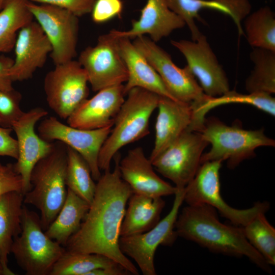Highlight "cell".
<instances>
[{"label": "cell", "instance_id": "31", "mask_svg": "<svg viewBox=\"0 0 275 275\" xmlns=\"http://www.w3.org/2000/svg\"><path fill=\"white\" fill-rule=\"evenodd\" d=\"M67 162L65 181L67 188L91 204L96 190L90 168L75 150L67 146Z\"/></svg>", "mask_w": 275, "mask_h": 275}, {"label": "cell", "instance_id": "16", "mask_svg": "<svg viewBox=\"0 0 275 275\" xmlns=\"http://www.w3.org/2000/svg\"><path fill=\"white\" fill-rule=\"evenodd\" d=\"M47 114L42 107L33 108L24 112L12 126L17 137L18 154L13 167L21 177L23 196L31 188L30 176L34 167L53 147L54 143L45 141L35 130L36 123Z\"/></svg>", "mask_w": 275, "mask_h": 275}, {"label": "cell", "instance_id": "42", "mask_svg": "<svg viewBox=\"0 0 275 275\" xmlns=\"http://www.w3.org/2000/svg\"><path fill=\"white\" fill-rule=\"evenodd\" d=\"M5 0H0V10H1Z\"/></svg>", "mask_w": 275, "mask_h": 275}, {"label": "cell", "instance_id": "7", "mask_svg": "<svg viewBox=\"0 0 275 275\" xmlns=\"http://www.w3.org/2000/svg\"><path fill=\"white\" fill-rule=\"evenodd\" d=\"M222 162L214 160L201 164L194 179L184 188V201L188 205H209L234 225L243 227L258 213H266L269 209V204L266 201L258 202L245 209L229 205L221 194L219 172Z\"/></svg>", "mask_w": 275, "mask_h": 275}, {"label": "cell", "instance_id": "9", "mask_svg": "<svg viewBox=\"0 0 275 275\" xmlns=\"http://www.w3.org/2000/svg\"><path fill=\"white\" fill-rule=\"evenodd\" d=\"M184 188H177L169 213L149 230L140 234L120 237L122 252L134 260L144 275H156L154 256L160 245L171 246L178 235L175 223L179 209L184 201Z\"/></svg>", "mask_w": 275, "mask_h": 275}, {"label": "cell", "instance_id": "3", "mask_svg": "<svg viewBox=\"0 0 275 275\" xmlns=\"http://www.w3.org/2000/svg\"><path fill=\"white\" fill-rule=\"evenodd\" d=\"M67 162L66 146L56 141L51 151L38 161L31 174V188L24 195L23 203L32 205L40 211L44 231L54 219L66 199Z\"/></svg>", "mask_w": 275, "mask_h": 275}, {"label": "cell", "instance_id": "23", "mask_svg": "<svg viewBox=\"0 0 275 275\" xmlns=\"http://www.w3.org/2000/svg\"><path fill=\"white\" fill-rule=\"evenodd\" d=\"M118 38L119 49L128 72V79L124 85L126 95L131 89L140 88L159 96L177 101L170 94L157 72L131 39L126 37Z\"/></svg>", "mask_w": 275, "mask_h": 275}, {"label": "cell", "instance_id": "14", "mask_svg": "<svg viewBox=\"0 0 275 275\" xmlns=\"http://www.w3.org/2000/svg\"><path fill=\"white\" fill-rule=\"evenodd\" d=\"M112 127L82 129L65 124L51 116L40 123L37 131L45 141L60 142L77 151L88 164L93 179L97 181L101 175L98 166L99 152Z\"/></svg>", "mask_w": 275, "mask_h": 275}, {"label": "cell", "instance_id": "13", "mask_svg": "<svg viewBox=\"0 0 275 275\" xmlns=\"http://www.w3.org/2000/svg\"><path fill=\"white\" fill-rule=\"evenodd\" d=\"M208 144L200 132L186 130L151 162L175 187L183 188L196 175L203 151Z\"/></svg>", "mask_w": 275, "mask_h": 275}, {"label": "cell", "instance_id": "27", "mask_svg": "<svg viewBox=\"0 0 275 275\" xmlns=\"http://www.w3.org/2000/svg\"><path fill=\"white\" fill-rule=\"evenodd\" d=\"M28 0H5L0 10V53L11 51L18 31L33 20Z\"/></svg>", "mask_w": 275, "mask_h": 275}, {"label": "cell", "instance_id": "32", "mask_svg": "<svg viewBox=\"0 0 275 275\" xmlns=\"http://www.w3.org/2000/svg\"><path fill=\"white\" fill-rule=\"evenodd\" d=\"M118 264L101 254L71 252L66 250L54 265L50 275H88L95 269Z\"/></svg>", "mask_w": 275, "mask_h": 275}, {"label": "cell", "instance_id": "35", "mask_svg": "<svg viewBox=\"0 0 275 275\" xmlns=\"http://www.w3.org/2000/svg\"><path fill=\"white\" fill-rule=\"evenodd\" d=\"M123 9L121 0H96L91 12L92 20L95 23H102L120 17Z\"/></svg>", "mask_w": 275, "mask_h": 275}, {"label": "cell", "instance_id": "37", "mask_svg": "<svg viewBox=\"0 0 275 275\" xmlns=\"http://www.w3.org/2000/svg\"><path fill=\"white\" fill-rule=\"evenodd\" d=\"M22 188L21 177L14 170L13 164H0V196L11 191L22 193Z\"/></svg>", "mask_w": 275, "mask_h": 275}, {"label": "cell", "instance_id": "8", "mask_svg": "<svg viewBox=\"0 0 275 275\" xmlns=\"http://www.w3.org/2000/svg\"><path fill=\"white\" fill-rule=\"evenodd\" d=\"M157 72L166 87L177 101L200 105L208 97L203 91L189 67L180 68L171 56L156 42L146 36L132 42Z\"/></svg>", "mask_w": 275, "mask_h": 275}, {"label": "cell", "instance_id": "33", "mask_svg": "<svg viewBox=\"0 0 275 275\" xmlns=\"http://www.w3.org/2000/svg\"><path fill=\"white\" fill-rule=\"evenodd\" d=\"M265 212H260L242 227L249 242L269 265L275 264V229L266 219Z\"/></svg>", "mask_w": 275, "mask_h": 275}, {"label": "cell", "instance_id": "1", "mask_svg": "<svg viewBox=\"0 0 275 275\" xmlns=\"http://www.w3.org/2000/svg\"><path fill=\"white\" fill-rule=\"evenodd\" d=\"M114 158V170L104 171L97 181L89 210L78 230L71 236L65 248L71 252L103 255L131 274L137 275L138 268L122 252L119 243L126 204L132 191L121 177L120 155L118 153Z\"/></svg>", "mask_w": 275, "mask_h": 275}, {"label": "cell", "instance_id": "4", "mask_svg": "<svg viewBox=\"0 0 275 275\" xmlns=\"http://www.w3.org/2000/svg\"><path fill=\"white\" fill-rule=\"evenodd\" d=\"M126 96L111 131L100 150V171L110 169L112 160L121 148L149 133L150 119L157 108L160 96L140 88L131 89Z\"/></svg>", "mask_w": 275, "mask_h": 275}, {"label": "cell", "instance_id": "29", "mask_svg": "<svg viewBox=\"0 0 275 275\" xmlns=\"http://www.w3.org/2000/svg\"><path fill=\"white\" fill-rule=\"evenodd\" d=\"M250 57L254 67L245 80L246 91L249 93H274L275 51L253 48Z\"/></svg>", "mask_w": 275, "mask_h": 275}, {"label": "cell", "instance_id": "12", "mask_svg": "<svg viewBox=\"0 0 275 275\" xmlns=\"http://www.w3.org/2000/svg\"><path fill=\"white\" fill-rule=\"evenodd\" d=\"M27 7L49 40L54 65L74 60L79 32L78 17L55 6L37 4L29 0Z\"/></svg>", "mask_w": 275, "mask_h": 275}, {"label": "cell", "instance_id": "17", "mask_svg": "<svg viewBox=\"0 0 275 275\" xmlns=\"http://www.w3.org/2000/svg\"><path fill=\"white\" fill-rule=\"evenodd\" d=\"M14 49L15 57L10 70L13 81L31 78L38 69L44 65L52 51L47 37L34 20L18 31Z\"/></svg>", "mask_w": 275, "mask_h": 275}, {"label": "cell", "instance_id": "28", "mask_svg": "<svg viewBox=\"0 0 275 275\" xmlns=\"http://www.w3.org/2000/svg\"><path fill=\"white\" fill-rule=\"evenodd\" d=\"M239 103L250 104L263 112L274 116L275 99L271 95L265 93L239 94L235 91H228L219 97L209 96L194 111L193 123L202 126L205 121V116L211 109L220 105Z\"/></svg>", "mask_w": 275, "mask_h": 275}, {"label": "cell", "instance_id": "40", "mask_svg": "<svg viewBox=\"0 0 275 275\" xmlns=\"http://www.w3.org/2000/svg\"><path fill=\"white\" fill-rule=\"evenodd\" d=\"M131 274L126 268L118 264L115 265L95 269L88 275H128Z\"/></svg>", "mask_w": 275, "mask_h": 275}, {"label": "cell", "instance_id": "39", "mask_svg": "<svg viewBox=\"0 0 275 275\" xmlns=\"http://www.w3.org/2000/svg\"><path fill=\"white\" fill-rule=\"evenodd\" d=\"M13 60L5 56L0 57V90L8 91L13 89V82L10 74Z\"/></svg>", "mask_w": 275, "mask_h": 275}, {"label": "cell", "instance_id": "5", "mask_svg": "<svg viewBox=\"0 0 275 275\" xmlns=\"http://www.w3.org/2000/svg\"><path fill=\"white\" fill-rule=\"evenodd\" d=\"M199 132L211 144L210 150L202 154L201 164L227 160L228 167L233 169L244 159L253 157L257 148L275 145L274 141L265 135L263 129L245 130L237 123L228 126L215 118L206 120Z\"/></svg>", "mask_w": 275, "mask_h": 275}, {"label": "cell", "instance_id": "15", "mask_svg": "<svg viewBox=\"0 0 275 275\" xmlns=\"http://www.w3.org/2000/svg\"><path fill=\"white\" fill-rule=\"evenodd\" d=\"M171 43L184 56L206 95L217 97L230 91L227 75L204 35L201 34L196 40H172Z\"/></svg>", "mask_w": 275, "mask_h": 275}, {"label": "cell", "instance_id": "34", "mask_svg": "<svg viewBox=\"0 0 275 275\" xmlns=\"http://www.w3.org/2000/svg\"><path fill=\"white\" fill-rule=\"evenodd\" d=\"M21 95L14 89L0 90V126L12 128L13 124L22 115L20 107Z\"/></svg>", "mask_w": 275, "mask_h": 275}, {"label": "cell", "instance_id": "26", "mask_svg": "<svg viewBox=\"0 0 275 275\" xmlns=\"http://www.w3.org/2000/svg\"><path fill=\"white\" fill-rule=\"evenodd\" d=\"M90 204L67 188L63 206L45 231L46 234L65 247L69 238L79 229Z\"/></svg>", "mask_w": 275, "mask_h": 275}, {"label": "cell", "instance_id": "6", "mask_svg": "<svg viewBox=\"0 0 275 275\" xmlns=\"http://www.w3.org/2000/svg\"><path fill=\"white\" fill-rule=\"evenodd\" d=\"M66 251L42 229L40 216L23 204L21 231L11 248L17 263L28 275H50Z\"/></svg>", "mask_w": 275, "mask_h": 275}, {"label": "cell", "instance_id": "22", "mask_svg": "<svg viewBox=\"0 0 275 275\" xmlns=\"http://www.w3.org/2000/svg\"><path fill=\"white\" fill-rule=\"evenodd\" d=\"M170 9L179 16L188 27L192 40L202 34L195 19L201 20L199 12L204 9L219 11L230 16L235 23L239 34H244L241 23L250 14L251 5L249 0H166Z\"/></svg>", "mask_w": 275, "mask_h": 275}, {"label": "cell", "instance_id": "18", "mask_svg": "<svg viewBox=\"0 0 275 275\" xmlns=\"http://www.w3.org/2000/svg\"><path fill=\"white\" fill-rule=\"evenodd\" d=\"M85 100L67 119L71 126L87 130L113 126L126 94L124 84L104 88Z\"/></svg>", "mask_w": 275, "mask_h": 275}, {"label": "cell", "instance_id": "24", "mask_svg": "<svg viewBox=\"0 0 275 275\" xmlns=\"http://www.w3.org/2000/svg\"><path fill=\"white\" fill-rule=\"evenodd\" d=\"M24 196L11 191L0 196V263L5 275H14L8 267V256L14 239L21 231Z\"/></svg>", "mask_w": 275, "mask_h": 275}, {"label": "cell", "instance_id": "10", "mask_svg": "<svg viewBox=\"0 0 275 275\" xmlns=\"http://www.w3.org/2000/svg\"><path fill=\"white\" fill-rule=\"evenodd\" d=\"M87 74L77 61L55 65L45 75L44 90L49 107L67 119L88 98Z\"/></svg>", "mask_w": 275, "mask_h": 275}, {"label": "cell", "instance_id": "11", "mask_svg": "<svg viewBox=\"0 0 275 275\" xmlns=\"http://www.w3.org/2000/svg\"><path fill=\"white\" fill-rule=\"evenodd\" d=\"M118 39L110 31L100 35L96 45L86 47L79 56L77 61L85 70L94 92L122 85L127 80V69L119 49Z\"/></svg>", "mask_w": 275, "mask_h": 275}, {"label": "cell", "instance_id": "38", "mask_svg": "<svg viewBox=\"0 0 275 275\" xmlns=\"http://www.w3.org/2000/svg\"><path fill=\"white\" fill-rule=\"evenodd\" d=\"M12 130V128L0 126V156L17 159L18 155L17 142L16 139L11 135Z\"/></svg>", "mask_w": 275, "mask_h": 275}, {"label": "cell", "instance_id": "36", "mask_svg": "<svg viewBox=\"0 0 275 275\" xmlns=\"http://www.w3.org/2000/svg\"><path fill=\"white\" fill-rule=\"evenodd\" d=\"M35 3L55 6L65 9L77 17L91 12L96 0H29Z\"/></svg>", "mask_w": 275, "mask_h": 275}, {"label": "cell", "instance_id": "41", "mask_svg": "<svg viewBox=\"0 0 275 275\" xmlns=\"http://www.w3.org/2000/svg\"><path fill=\"white\" fill-rule=\"evenodd\" d=\"M0 275H5L4 271L2 265L0 263Z\"/></svg>", "mask_w": 275, "mask_h": 275}, {"label": "cell", "instance_id": "21", "mask_svg": "<svg viewBox=\"0 0 275 275\" xmlns=\"http://www.w3.org/2000/svg\"><path fill=\"white\" fill-rule=\"evenodd\" d=\"M157 108L155 139L149 158L151 162L188 129L193 119L191 103L160 96Z\"/></svg>", "mask_w": 275, "mask_h": 275}, {"label": "cell", "instance_id": "19", "mask_svg": "<svg viewBox=\"0 0 275 275\" xmlns=\"http://www.w3.org/2000/svg\"><path fill=\"white\" fill-rule=\"evenodd\" d=\"M119 169L122 178L133 194L151 197L175 195L177 188L160 178L154 172L153 164L142 147L129 150L120 158Z\"/></svg>", "mask_w": 275, "mask_h": 275}, {"label": "cell", "instance_id": "30", "mask_svg": "<svg viewBox=\"0 0 275 275\" xmlns=\"http://www.w3.org/2000/svg\"><path fill=\"white\" fill-rule=\"evenodd\" d=\"M244 22L245 36L252 47L275 51V14L269 6L249 14Z\"/></svg>", "mask_w": 275, "mask_h": 275}, {"label": "cell", "instance_id": "2", "mask_svg": "<svg viewBox=\"0 0 275 275\" xmlns=\"http://www.w3.org/2000/svg\"><path fill=\"white\" fill-rule=\"evenodd\" d=\"M213 207L202 204L185 207L175 223L178 236L210 251L234 257H246L265 271L270 265L246 239L242 227L221 223Z\"/></svg>", "mask_w": 275, "mask_h": 275}, {"label": "cell", "instance_id": "25", "mask_svg": "<svg viewBox=\"0 0 275 275\" xmlns=\"http://www.w3.org/2000/svg\"><path fill=\"white\" fill-rule=\"evenodd\" d=\"M121 224L120 237L145 232L160 221L165 206L161 197H151L133 194L129 199Z\"/></svg>", "mask_w": 275, "mask_h": 275}, {"label": "cell", "instance_id": "20", "mask_svg": "<svg viewBox=\"0 0 275 275\" xmlns=\"http://www.w3.org/2000/svg\"><path fill=\"white\" fill-rule=\"evenodd\" d=\"M185 25L184 21L170 9L166 0H147L139 19L132 21L129 30L111 31L117 37L130 39L148 35L157 42Z\"/></svg>", "mask_w": 275, "mask_h": 275}]
</instances>
